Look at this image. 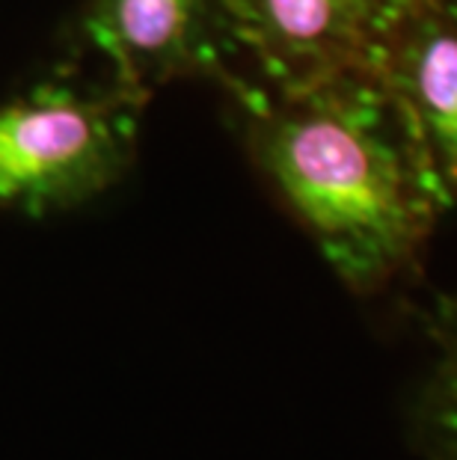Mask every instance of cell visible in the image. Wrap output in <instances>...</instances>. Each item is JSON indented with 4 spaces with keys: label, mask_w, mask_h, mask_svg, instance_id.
I'll list each match as a JSON object with an SVG mask.
<instances>
[{
    "label": "cell",
    "mask_w": 457,
    "mask_h": 460,
    "mask_svg": "<svg viewBox=\"0 0 457 460\" xmlns=\"http://www.w3.org/2000/svg\"><path fill=\"white\" fill-rule=\"evenodd\" d=\"M259 172L347 291L372 297L419 268L449 208L374 75L291 93L223 77Z\"/></svg>",
    "instance_id": "6da1fadb"
},
{
    "label": "cell",
    "mask_w": 457,
    "mask_h": 460,
    "mask_svg": "<svg viewBox=\"0 0 457 460\" xmlns=\"http://www.w3.org/2000/svg\"><path fill=\"white\" fill-rule=\"evenodd\" d=\"M145 102L51 77L0 104V211L45 217L101 197L131 170Z\"/></svg>",
    "instance_id": "7a4b0ae2"
},
{
    "label": "cell",
    "mask_w": 457,
    "mask_h": 460,
    "mask_svg": "<svg viewBox=\"0 0 457 460\" xmlns=\"http://www.w3.org/2000/svg\"><path fill=\"white\" fill-rule=\"evenodd\" d=\"M416 0H214L220 51L244 57L261 90L291 93L345 75H374ZM244 77V75H241Z\"/></svg>",
    "instance_id": "3957f363"
},
{
    "label": "cell",
    "mask_w": 457,
    "mask_h": 460,
    "mask_svg": "<svg viewBox=\"0 0 457 460\" xmlns=\"http://www.w3.org/2000/svg\"><path fill=\"white\" fill-rule=\"evenodd\" d=\"M81 45L110 68V84L140 102L184 77L229 75L214 31V0H90Z\"/></svg>",
    "instance_id": "277c9868"
},
{
    "label": "cell",
    "mask_w": 457,
    "mask_h": 460,
    "mask_svg": "<svg viewBox=\"0 0 457 460\" xmlns=\"http://www.w3.org/2000/svg\"><path fill=\"white\" fill-rule=\"evenodd\" d=\"M449 208L457 202V0H416L374 66Z\"/></svg>",
    "instance_id": "5b68a950"
},
{
    "label": "cell",
    "mask_w": 457,
    "mask_h": 460,
    "mask_svg": "<svg viewBox=\"0 0 457 460\" xmlns=\"http://www.w3.org/2000/svg\"><path fill=\"white\" fill-rule=\"evenodd\" d=\"M413 446L425 460H457V297L427 324V362L410 410Z\"/></svg>",
    "instance_id": "8992f818"
}]
</instances>
